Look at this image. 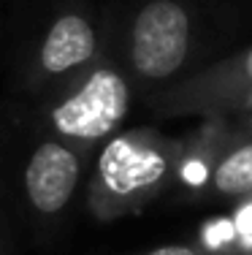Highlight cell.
Returning a JSON list of instances; mask_svg holds the SVG:
<instances>
[{"label": "cell", "instance_id": "obj_1", "mask_svg": "<svg viewBox=\"0 0 252 255\" xmlns=\"http://www.w3.org/2000/svg\"><path fill=\"white\" fill-rule=\"evenodd\" d=\"M182 147L158 130H128L114 136L98 157L89 182V209L100 220L141 209L166 190L179 166Z\"/></svg>", "mask_w": 252, "mask_h": 255}, {"label": "cell", "instance_id": "obj_2", "mask_svg": "<svg viewBox=\"0 0 252 255\" xmlns=\"http://www.w3.org/2000/svg\"><path fill=\"white\" fill-rule=\"evenodd\" d=\"M128 106L130 87L125 76L111 65H92L52 101L46 123L55 138L87 152L117 130Z\"/></svg>", "mask_w": 252, "mask_h": 255}, {"label": "cell", "instance_id": "obj_3", "mask_svg": "<svg viewBox=\"0 0 252 255\" xmlns=\"http://www.w3.org/2000/svg\"><path fill=\"white\" fill-rule=\"evenodd\" d=\"M190 19L176 0H152L139 11L130 30V65L149 82L176 74L187 60Z\"/></svg>", "mask_w": 252, "mask_h": 255}, {"label": "cell", "instance_id": "obj_4", "mask_svg": "<svg viewBox=\"0 0 252 255\" xmlns=\"http://www.w3.org/2000/svg\"><path fill=\"white\" fill-rule=\"evenodd\" d=\"M82 177V152L60 138H46L25 166V196L38 215H57L74 198Z\"/></svg>", "mask_w": 252, "mask_h": 255}, {"label": "cell", "instance_id": "obj_5", "mask_svg": "<svg viewBox=\"0 0 252 255\" xmlns=\"http://www.w3.org/2000/svg\"><path fill=\"white\" fill-rule=\"evenodd\" d=\"M252 98V46L160 98L166 112H212Z\"/></svg>", "mask_w": 252, "mask_h": 255}, {"label": "cell", "instance_id": "obj_6", "mask_svg": "<svg viewBox=\"0 0 252 255\" xmlns=\"http://www.w3.org/2000/svg\"><path fill=\"white\" fill-rule=\"evenodd\" d=\"M98 52L95 27L82 14H60L41 38L33 60V82H55L89 68V60Z\"/></svg>", "mask_w": 252, "mask_h": 255}, {"label": "cell", "instance_id": "obj_7", "mask_svg": "<svg viewBox=\"0 0 252 255\" xmlns=\"http://www.w3.org/2000/svg\"><path fill=\"white\" fill-rule=\"evenodd\" d=\"M214 187L223 196H247L252 193V144L233 149L220 160L214 171Z\"/></svg>", "mask_w": 252, "mask_h": 255}, {"label": "cell", "instance_id": "obj_8", "mask_svg": "<svg viewBox=\"0 0 252 255\" xmlns=\"http://www.w3.org/2000/svg\"><path fill=\"white\" fill-rule=\"evenodd\" d=\"M236 226L233 223H225V220H217V223H209L206 228H203V242H206L209 247H223L228 245V242H233L236 239Z\"/></svg>", "mask_w": 252, "mask_h": 255}, {"label": "cell", "instance_id": "obj_9", "mask_svg": "<svg viewBox=\"0 0 252 255\" xmlns=\"http://www.w3.org/2000/svg\"><path fill=\"white\" fill-rule=\"evenodd\" d=\"M233 226H236L239 239L252 242V201H250V204H244L242 209L236 212V217H233Z\"/></svg>", "mask_w": 252, "mask_h": 255}, {"label": "cell", "instance_id": "obj_10", "mask_svg": "<svg viewBox=\"0 0 252 255\" xmlns=\"http://www.w3.org/2000/svg\"><path fill=\"white\" fill-rule=\"evenodd\" d=\"M149 255H195V253L190 247H160V250H155Z\"/></svg>", "mask_w": 252, "mask_h": 255}]
</instances>
